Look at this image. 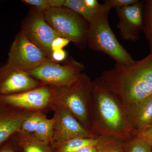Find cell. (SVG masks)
Here are the masks:
<instances>
[{
    "instance_id": "cell-1",
    "label": "cell",
    "mask_w": 152,
    "mask_h": 152,
    "mask_svg": "<svg viewBox=\"0 0 152 152\" xmlns=\"http://www.w3.org/2000/svg\"><path fill=\"white\" fill-rule=\"evenodd\" d=\"M100 77L125 110L152 95V53L132 65L116 64Z\"/></svg>"
},
{
    "instance_id": "cell-2",
    "label": "cell",
    "mask_w": 152,
    "mask_h": 152,
    "mask_svg": "<svg viewBox=\"0 0 152 152\" xmlns=\"http://www.w3.org/2000/svg\"><path fill=\"white\" fill-rule=\"evenodd\" d=\"M92 132L123 142L130 139L134 133L128 124L122 106L100 77L92 81Z\"/></svg>"
},
{
    "instance_id": "cell-3",
    "label": "cell",
    "mask_w": 152,
    "mask_h": 152,
    "mask_svg": "<svg viewBox=\"0 0 152 152\" xmlns=\"http://www.w3.org/2000/svg\"><path fill=\"white\" fill-rule=\"evenodd\" d=\"M51 105L67 109L87 130L92 132V81L86 74L83 73L75 82L69 86L53 87Z\"/></svg>"
},
{
    "instance_id": "cell-4",
    "label": "cell",
    "mask_w": 152,
    "mask_h": 152,
    "mask_svg": "<svg viewBox=\"0 0 152 152\" xmlns=\"http://www.w3.org/2000/svg\"><path fill=\"white\" fill-rule=\"evenodd\" d=\"M111 9L106 4H102L88 23L87 45L94 51L107 55L116 64L132 65L136 61L119 42L109 24V14Z\"/></svg>"
},
{
    "instance_id": "cell-5",
    "label": "cell",
    "mask_w": 152,
    "mask_h": 152,
    "mask_svg": "<svg viewBox=\"0 0 152 152\" xmlns=\"http://www.w3.org/2000/svg\"><path fill=\"white\" fill-rule=\"evenodd\" d=\"M45 19L61 37L66 39L80 49L87 46L88 23L70 9L50 8L44 12Z\"/></svg>"
},
{
    "instance_id": "cell-6",
    "label": "cell",
    "mask_w": 152,
    "mask_h": 152,
    "mask_svg": "<svg viewBox=\"0 0 152 152\" xmlns=\"http://www.w3.org/2000/svg\"><path fill=\"white\" fill-rule=\"evenodd\" d=\"M84 70V66L74 59H70L63 64L49 59L27 72L43 84L59 87L72 84Z\"/></svg>"
},
{
    "instance_id": "cell-7",
    "label": "cell",
    "mask_w": 152,
    "mask_h": 152,
    "mask_svg": "<svg viewBox=\"0 0 152 152\" xmlns=\"http://www.w3.org/2000/svg\"><path fill=\"white\" fill-rule=\"evenodd\" d=\"M53 87L48 85L16 94L0 96V106L17 111L31 113L50 110Z\"/></svg>"
},
{
    "instance_id": "cell-8",
    "label": "cell",
    "mask_w": 152,
    "mask_h": 152,
    "mask_svg": "<svg viewBox=\"0 0 152 152\" xmlns=\"http://www.w3.org/2000/svg\"><path fill=\"white\" fill-rule=\"evenodd\" d=\"M49 59H51L20 31L11 45L7 63L18 69L28 72Z\"/></svg>"
},
{
    "instance_id": "cell-9",
    "label": "cell",
    "mask_w": 152,
    "mask_h": 152,
    "mask_svg": "<svg viewBox=\"0 0 152 152\" xmlns=\"http://www.w3.org/2000/svg\"><path fill=\"white\" fill-rule=\"evenodd\" d=\"M20 31L52 59V42L60 37L47 23L43 12L31 10L22 22Z\"/></svg>"
},
{
    "instance_id": "cell-10",
    "label": "cell",
    "mask_w": 152,
    "mask_h": 152,
    "mask_svg": "<svg viewBox=\"0 0 152 152\" xmlns=\"http://www.w3.org/2000/svg\"><path fill=\"white\" fill-rule=\"evenodd\" d=\"M54 113L53 134L50 145L59 143L76 138H93L96 137L87 130L68 110L61 106L51 105Z\"/></svg>"
},
{
    "instance_id": "cell-11",
    "label": "cell",
    "mask_w": 152,
    "mask_h": 152,
    "mask_svg": "<svg viewBox=\"0 0 152 152\" xmlns=\"http://www.w3.org/2000/svg\"><path fill=\"white\" fill-rule=\"evenodd\" d=\"M144 2L138 0L131 5L115 9L119 18L117 28L124 40L135 42L140 39L143 28Z\"/></svg>"
},
{
    "instance_id": "cell-12",
    "label": "cell",
    "mask_w": 152,
    "mask_h": 152,
    "mask_svg": "<svg viewBox=\"0 0 152 152\" xmlns=\"http://www.w3.org/2000/svg\"><path fill=\"white\" fill-rule=\"evenodd\" d=\"M45 85L7 63L0 66V96L16 94Z\"/></svg>"
},
{
    "instance_id": "cell-13",
    "label": "cell",
    "mask_w": 152,
    "mask_h": 152,
    "mask_svg": "<svg viewBox=\"0 0 152 152\" xmlns=\"http://www.w3.org/2000/svg\"><path fill=\"white\" fill-rule=\"evenodd\" d=\"M124 112L130 127L137 135L152 124V95Z\"/></svg>"
},
{
    "instance_id": "cell-14",
    "label": "cell",
    "mask_w": 152,
    "mask_h": 152,
    "mask_svg": "<svg viewBox=\"0 0 152 152\" xmlns=\"http://www.w3.org/2000/svg\"><path fill=\"white\" fill-rule=\"evenodd\" d=\"M30 113L18 112L0 106V145L20 131L23 122Z\"/></svg>"
},
{
    "instance_id": "cell-15",
    "label": "cell",
    "mask_w": 152,
    "mask_h": 152,
    "mask_svg": "<svg viewBox=\"0 0 152 152\" xmlns=\"http://www.w3.org/2000/svg\"><path fill=\"white\" fill-rule=\"evenodd\" d=\"M17 152H52L50 144L40 140L33 133L20 131L10 138Z\"/></svg>"
},
{
    "instance_id": "cell-16",
    "label": "cell",
    "mask_w": 152,
    "mask_h": 152,
    "mask_svg": "<svg viewBox=\"0 0 152 152\" xmlns=\"http://www.w3.org/2000/svg\"><path fill=\"white\" fill-rule=\"evenodd\" d=\"M107 137L97 136L93 138H76L50 145L54 152H75L82 147L97 145Z\"/></svg>"
},
{
    "instance_id": "cell-17",
    "label": "cell",
    "mask_w": 152,
    "mask_h": 152,
    "mask_svg": "<svg viewBox=\"0 0 152 152\" xmlns=\"http://www.w3.org/2000/svg\"><path fill=\"white\" fill-rule=\"evenodd\" d=\"M53 117L51 119L45 118L39 123L34 132V135L42 141L50 144L53 134Z\"/></svg>"
},
{
    "instance_id": "cell-18",
    "label": "cell",
    "mask_w": 152,
    "mask_h": 152,
    "mask_svg": "<svg viewBox=\"0 0 152 152\" xmlns=\"http://www.w3.org/2000/svg\"><path fill=\"white\" fill-rule=\"evenodd\" d=\"M63 7L70 9L80 16L88 23L97 11L88 7L84 0H65Z\"/></svg>"
},
{
    "instance_id": "cell-19",
    "label": "cell",
    "mask_w": 152,
    "mask_h": 152,
    "mask_svg": "<svg viewBox=\"0 0 152 152\" xmlns=\"http://www.w3.org/2000/svg\"><path fill=\"white\" fill-rule=\"evenodd\" d=\"M143 17L142 31L149 46L151 53H152V0L145 1Z\"/></svg>"
},
{
    "instance_id": "cell-20",
    "label": "cell",
    "mask_w": 152,
    "mask_h": 152,
    "mask_svg": "<svg viewBox=\"0 0 152 152\" xmlns=\"http://www.w3.org/2000/svg\"><path fill=\"white\" fill-rule=\"evenodd\" d=\"M45 113L42 111L30 113L23 122L20 131L26 133H34L39 123L46 118Z\"/></svg>"
},
{
    "instance_id": "cell-21",
    "label": "cell",
    "mask_w": 152,
    "mask_h": 152,
    "mask_svg": "<svg viewBox=\"0 0 152 152\" xmlns=\"http://www.w3.org/2000/svg\"><path fill=\"white\" fill-rule=\"evenodd\" d=\"M152 145L147 139L137 135L128 142L125 147L126 152H151Z\"/></svg>"
},
{
    "instance_id": "cell-22",
    "label": "cell",
    "mask_w": 152,
    "mask_h": 152,
    "mask_svg": "<svg viewBox=\"0 0 152 152\" xmlns=\"http://www.w3.org/2000/svg\"><path fill=\"white\" fill-rule=\"evenodd\" d=\"M22 1L44 12L50 8L63 7L65 0H23Z\"/></svg>"
},
{
    "instance_id": "cell-23",
    "label": "cell",
    "mask_w": 152,
    "mask_h": 152,
    "mask_svg": "<svg viewBox=\"0 0 152 152\" xmlns=\"http://www.w3.org/2000/svg\"><path fill=\"white\" fill-rule=\"evenodd\" d=\"M138 0H105L104 4L110 7L111 8H122L127 7L134 4Z\"/></svg>"
},
{
    "instance_id": "cell-24",
    "label": "cell",
    "mask_w": 152,
    "mask_h": 152,
    "mask_svg": "<svg viewBox=\"0 0 152 152\" xmlns=\"http://www.w3.org/2000/svg\"><path fill=\"white\" fill-rule=\"evenodd\" d=\"M97 145L86 146L82 147L75 152H104L106 150L105 142L107 138Z\"/></svg>"
},
{
    "instance_id": "cell-25",
    "label": "cell",
    "mask_w": 152,
    "mask_h": 152,
    "mask_svg": "<svg viewBox=\"0 0 152 152\" xmlns=\"http://www.w3.org/2000/svg\"><path fill=\"white\" fill-rule=\"evenodd\" d=\"M70 42L69 41L64 39L58 37L53 41L51 45V49L52 52L59 50H63L64 48Z\"/></svg>"
},
{
    "instance_id": "cell-26",
    "label": "cell",
    "mask_w": 152,
    "mask_h": 152,
    "mask_svg": "<svg viewBox=\"0 0 152 152\" xmlns=\"http://www.w3.org/2000/svg\"><path fill=\"white\" fill-rule=\"evenodd\" d=\"M66 57V53L65 51L63 50L55 51L52 53V59L57 62L59 63L65 59Z\"/></svg>"
},
{
    "instance_id": "cell-27",
    "label": "cell",
    "mask_w": 152,
    "mask_h": 152,
    "mask_svg": "<svg viewBox=\"0 0 152 152\" xmlns=\"http://www.w3.org/2000/svg\"><path fill=\"white\" fill-rule=\"evenodd\" d=\"M0 152H17V149L10 139L0 145Z\"/></svg>"
},
{
    "instance_id": "cell-28",
    "label": "cell",
    "mask_w": 152,
    "mask_h": 152,
    "mask_svg": "<svg viewBox=\"0 0 152 152\" xmlns=\"http://www.w3.org/2000/svg\"><path fill=\"white\" fill-rule=\"evenodd\" d=\"M137 135L144 137L147 139L152 145V124L149 127L138 134Z\"/></svg>"
},
{
    "instance_id": "cell-29",
    "label": "cell",
    "mask_w": 152,
    "mask_h": 152,
    "mask_svg": "<svg viewBox=\"0 0 152 152\" xmlns=\"http://www.w3.org/2000/svg\"><path fill=\"white\" fill-rule=\"evenodd\" d=\"M84 1L88 7L94 11H97L102 5L97 0H84Z\"/></svg>"
},
{
    "instance_id": "cell-30",
    "label": "cell",
    "mask_w": 152,
    "mask_h": 152,
    "mask_svg": "<svg viewBox=\"0 0 152 152\" xmlns=\"http://www.w3.org/2000/svg\"><path fill=\"white\" fill-rule=\"evenodd\" d=\"M124 150L125 151V149H115L110 150L106 152H123Z\"/></svg>"
},
{
    "instance_id": "cell-31",
    "label": "cell",
    "mask_w": 152,
    "mask_h": 152,
    "mask_svg": "<svg viewBox=\"0 0 152 152\" xmlns=\"http://www.w3.org/2000/svg\"><path fill=\"white\" fill-rule=\"evenodd\" d=\"M151 152H152V150Z\"/></svg>"
},
{
    "instance_id": "cell-32",
    "label": "cell",
    "mask_w": 152,
    "mask_h": 152,
    "mask_svg": "<svg viewBox=\"0 0 152 152\" xmlns=\"http://www.w3.org/2000/svg\"></svg>"
}]
</instances>
